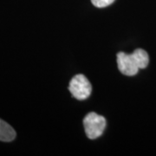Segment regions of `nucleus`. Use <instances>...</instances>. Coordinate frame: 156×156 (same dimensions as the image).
<instances>
[{
    "mask_svg": "<svg viewBox=\"0 0 156 156\" xmlns=\"http://www.w3.org/2000/svg\"><path fill=\"white\" fill-rule=\"evenodd\" d=\"M83 125L87 136L94 140L102 134L106 128V120L100 115L91 112L84 117Z\"/></svg>",
    "mask_w": 156,
    "mask_h": 156,
    "instance_id": "obj_1",
    "label": "nucleus"
},
{
    "mask_svg": "<svg viewBox=\"0 0 156 156\" xmlns=\"http://www.w3.org/2000/svg\"><path fill=\"white\" fill-rule=\"evenodd\" d=\"M134 61L138 65L139 69H145L148 65L149 62V56L147 52L142 49H137L132 53Z\"/></svg>",
    "mask_w": 156,
    "mask_h": 156,
    "instance_id": "obj_5",
    "label": "nucleus"
},
{
    "mask_svg": "<svg viewBox=\"0 0 156 156\" xmlns=\"http://www.w3.org/2000/svg\"><path fill=\"white\" fill-rule=\"evenodd\" d=\"M117 66L123 75L129 76L136 75L140 69L132 54H126L124 52L117 54Z\"/></svg>",
    "mask_w": 156,
    "mask_h": 156,
    "instance_id": "obj_3",
    "label": "nucleus"
},
{
    "mask_svg": "<svg viewBox=\"0 0 156 156\" xmlns=\"http://www.w3.org/2000/svg\"><path fill=\"white\" fill-rule=\"evenodd\" d=\"M16 138V131L11 125L0 119V140L10 142Z\"/></svg>",
    "mask_w": 156,
    "mask_h": 156,
    "instance_id": "obj_4",
    "label": "nucleus"
},
{
    "mask_svg": "<svg viewBox=\"0 0 156 156\" xmlns=\"http://www.w3.org/2000/svg\"><path fill=\"white\" fill-rule=\"evenodd\" d=\"M92 4L98 8H103L107 6L110 5L115 2V0H91Z\"/></svg>",
    "mask_w": 156,
    "mask_h": 156,
    "instance_id": "obj_6",
    "label": "nucleus"
},
{
    "mask_svg": "<svg viewBox=\"0 0 156 156\" xmlns=\"http://www.w3.org/2000/svg\"><path fill=\"white\" fill-rule=\"evenodd\" d=\"M69 90L77 100H85L91 95L92 86L83 75H76L71 79Z\"/></svg>",
    "mask_w": 156,
    "mask_h": 156,
    "instance_id": "obj_2",
    "label": "nucleus"
}]
</instances>
